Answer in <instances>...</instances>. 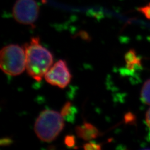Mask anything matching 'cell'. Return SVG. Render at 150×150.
Segmentation results:
<instances>
[{"label":"cell","instance_id":"12","mask_svg":"<svg viewBox=\"0 0 150 150\" xmlns=\"http://www.w3.org/2000/svg\"><path fill=\"white\" fill-rule=\"evenodd\" d=\"M139 11L142 12V13H144L147 18L150 19V4L139 8Z\"/></svg>","mask_w":150,"mask_h":150},{"label":"cell","instance_id":"2","mask_svg":"<svg viewBox=\"0 0 150 150\" xmlns=\"http://www.w3.org/2000/svg\"><path fill=\"white\" fill-rule=\"evenodd\" d=\"M64 119L61 113L54 110H46L41 112L34 126L39 139L46 142L56 139L64 129Z\"/></svg>","mask_w":150,"mask_h":150},{"label":"cell","instance_id":"5","mask_svg":"<svg viewBox=\"0 0 150 150\" xmlns=\"http://www.w3.org/2000/svg\"><path fill=\"white\" fill-rule=\"evenodd\" d=\"M71 74L66 62L60 59L51 67L45 75V79L48 83L64 88L70 83Z\"/></svg>","mask_w":150,"mask_h":150},{"label":"cell","instance_id":"7","mask_svg":"<svg viewBox=\"0 0 150 150\" xmlns=\"http://www.w3.org/2000/svg\"><path fill=\"white\" fill-rule=\"evenodd\" d=\"M125 59L126 62V66L129 70H134L136 67L141 66V59L136 55L134 50H131L126 54Z\"/></svg>","mask_w":150,"mask_h":150},{"label":"cell","instance_id":"6","mask_svg":"<svg viewBox=\"0 0 150 150\" xmlns=\"http://www.w3.org/2000/svg\"><path fill=\"white\" fill-rule=\"evenodd\" d=\"M75 131L79 137L86 141L95 139L100 134V132L95 126L87 122H85L82 125L77 126Z\"/></svg>","mask_w":150,"mask_h":150},{"label":"cell","instance_id":"9","mask_svg":"<svg viewBox=\"0 0 150 150\" xmlns=\"http://www.w3.org/2000/svg\"><path fill=\"white\" fill-rule=\"evenodd\" d=\"M141 98L146 105H150V79L146 81L141 92Z\"/></svg>","mask_w":150,"mask_h":150},{"label":"cell","instance_id":"13","mask_svg":"<svg viewBox=\"0 0 150 150\" xmlns=\"http://www.w3.org/2000/svg\"><path fill=\"white\" fill-rule=\"evenodd\" d=\"M146 121L148 127L150 129V108L146 113Z\"/></svg>","mask_w":150,"mask_h":150},{"label":"cell","instance_id":"4","mask_svg":"<svg viewBox=\"0 0 150 150\" xmlns=\"http://www.w3.org/2000/svg\"><path fill=\"white\" fill-rule=\"evenodd\" d=\"M40 8L35 0H17L12 15L16 21L23 25H31L37 21Z\"/></svg>","mask_w":150,"mask_h":150},{"label":"cell","instance_id":"11","mask_svg":"<svg viewBox=\"0 0 150 150\" xmlns=\"http://www.w3.org/2000/svg\"><path fill=\"white\" fill-rule=\"evenodd\" d=\"M64 144L69 147H73L76 145V139L73 135H67L64 138Z\"/></svg>","mask_w":150,"mask_h":150},{"label":"cell","instance_id":"3","mask_svg":"<svg viewBox=\"0 0 150 150\" xmlns=\"http://www.w3.org/2000/svg\"><path fill=\"white\" fill-rule=\"evenodd\" d=\"M0 66L7 75L15 76L21 74L26 67L25 49L13 44L4 47L1 51Z\"/></svg>","mask_w":150,"mask_h":150},{"label":"cell","instance_id":"1","mask_svg":"<svg viewBox=\"0 0 150 150\" xmlns=\"http://www.w3.org/2000/svg\"><path fill=\"white\" fill-rule=\"evenodd\" d=\"M27 73L38 82L51 68L54 59L52 54L40 43L38 37L32 38L25 46Z\"/></svg>","mask_w":150,"mask_h":150},{"label":"cell","instance_id":"8","mask_svg":"<svg viewBox=\"0 0 150 150\" xmlns=\"http://www.w3.org/2000/svg\"><path fill=\"white\" fill-rule=\"evenodd\" d=\"M76 110L75 107H73L72 103L70 102H66L61 111V115L64 117L69 122H71L75 117Z\"/></svg>","mask_w":150,"mask_h":150},{"label":"cell","instance_id":"10","mask_svg":"<svg viewBox=\"0 0 150 150\" xmlns=\"http://www.w3.org/2000/svg\"><path fill=\"white\" fill-rule=\"evenodd\" d=\"M83 149L85 150H101V145L97 144L93 141H91L83 145Z\"/></svg>","mask_w":150,"mask_h":150}]
</instances>
